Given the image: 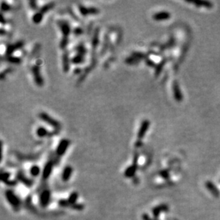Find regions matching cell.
Returning <instances> with one entry per match:
<instances>
[{"mask_svg":"<svg viewBox=\"0 0 220 220\" xmlns=\"http://www.w3.org/2000/svg\"><path fill=\"white\" fill-rule=\"evenodd\" d=\"M79 11L81 12V14L83 16H87L88 14H97L99 13V10L95 8V7H85L82 6V5H80L79 7Z\"/></svg>","mask_w":220,"mask_h":220,"instance_id":"obj_13","label":"cell"},{"mask_svg":"<svg viewBox=\"0 0 220 220\" xmlns=\"http://www.w3.org/2000/svg\"><path fill=\"white\" fill-rule=\"evenodd\" d=\"M36 134H37V135L39 136V138H43L47 135L48 131H47L46 129L43 128V127H39V128H38L37 130H36Z\"/></svg>","mask_w":220,"mask_h":220,"instance_id":"obj_26","label":"cell"},{"mask_svg":"<svg viewBox=\"0 0 220 220\" xmlns=\"http://www.w3.org/2000/svg\"><path fill=\"white\" fill-rule=\"evenodd\" d=\"M165 63H166V59H163V60H162V61H160V63L159 64H158L157 66H156L155 71V76H158L160 75V73H161L162 71H163V67H164Z\"/></svg>","mask_w":220,"mask_h":220,"instance_id":"obj_22","label":"cell"},{"mask_svg":"<svg viewBox=\"0 0 220 220\" xmlns=\"http://www.w3.org/2000/svg\"><path fill=\"white\" fill-rule=\"evenodd\" d=\"M43 19V14L41 12H36L34 14L33 17H32V21L35 24H39L41 21Z\"/></svg>","mask_w":220,"mask_h":220,"instance_id":"obj_25","label":"cell"},{"mask_svg":"<svg viewBox=\"0 0 220 220\" xmlns=\"http://www.w3.org/2000/svg\"><path fill=\"white\" fill-rule=\"evenodd\" d=\"M62 61H63V69L64 71V72L68 71L69 70V56L67 52H65L63 55L62 58Z\"/></svg>","mask_w":220,"mask_h":220,"instance_id":"obj_20","label":"cell"},{"mask_svg":"<svg viewBox=\"0 0 220 220\" xmlns=\"http://www.w3.org/2000/svg\"><path fill=\"white\" fill-rule=\"evenodd\" d=\"M77 52L78 54L84 56L85 54V52H86V49H85V48L83 45H79V46L77 47Z\"/></svg>","mask_w":220,"mask_h":220,"instance_id":"obj_30","label":"cell"},{"mask_svg":"<svg viewBox=\"0 0 220 220\" xmlns=\"http://www.w3.org/2000/svg\"><path fill=\"white\" fill-rule=\"evenodd\" d=\"M169 210V207L166 204H162V205H157L155 207H154L152 210V213L153 214L154 217L157 219L158 216L162 212H166Z\"/></svg>","mask_w":220,"mask_h":220,"instance_id":"obj_10","label":"cell"},{"mask_svg":"<svg viewBox=\"0 0 220 220\" xmlns=\"http://www.w3.org/2000/svg\"><path fill=\"white\" fill-rule=\"evenodd\" d=\"M171 15L168 12H160L157 13H155L152 15V19L155 21H164V20H168L170 19Z\"/></svg>","mask_w":220,"mask_h":220,"instance_id":"obj_14","label":"cell"},{"mask_svg":"<svg viewBox=\"0 0 220 220\" xmlns=\"http://www.w3.org/2000/svg\"><path fill=\"white\" fill-rule=\"evenodd\" d=\"M149 127H150V121L148 120H144L143 122H142L141 127H140L139 130H138V138L139 140H142L145 134H146L147 131L149 129Z\"/></svg>","mask_w":220,"mask_h":220,"instance_id":"obj_7","label":"cell"},{"mask_svg":"<svg viewBox=\"0 0 220 220\" xmlns=\"http://www.w3.org/2000/svg\"><path fill=\"white\" fill-rule=\"evenodd\" d=\"M71 61L74 63H76V64H79V63H82L84 61V56L81 55V54H76L75 56H74Z\"/></svg>","mask_w":220,"mask_h":220,"instance_id":"obj_24","label":"cell"},{"mask_svg":"<svg viewBox=\"0 0 220 220\" xmlns=\"http://www.w3.org/2000/svg\"><path fill=\"white\" fill-rule=\"evenodd\" d=\"M187 3L193 4L197 7H204L207 9H212L213 7V3L209 1H202V0H197V1H191V0H187L186 1Z\"/></svg>","mask_w":220,"mask_h":220,"instance_id":"obj_11","label":"cell"},{"mask_svg":"<svg viewBox=\"0 0 220 220\" xmlns=\"http://www.w3.org/2000/svg\"><path fill=\"white\" fill-rule=\"evenodd\" d=\"M32 74H33L34 80H35V82L39 86H41L43 85V79L41 76V73H40V68L39 66H34L32 67Z\"/></svg>","mask_w":220,"mask_h":220,"instance_id":"obj_9","label":"cell"},{"mask_svg":"<svg viewBox=\"0 0 220 220\" xmlns=\"http://www.w3.org/2000/svg\"><path fill=\"white\" fill-rule=\"evenodd\" d=\"M54 7V2H50V3L46 4H45L44 6H43L42 7H41V10H40V12L42 14L45 13V12H47L49 10H50L51 9H52Z\"/></svg>","mask_w":220,"mask_h":220,"instance_id":"obj_27","label":"cell"},{"mask_svg":"<svg viewBox=\"0 0 220 220\" xmlns=\"http://www.w3.org/2000/svg\"><path fill=\"white\" fill-rule=\"evenodd\" d=\"M57 24L63 34V39H68V36L71 32L70 24L64 20H60Z\"/></svg>","mask_w":220,"mask_h":220,"instance_id":"obj_5","label":"cell"},{"mask_svg":"<svg viewBox=\"0 0 220 220\" xmlns=\"http://www.w3.org/2000/svg\"><path fill=\"white\" fill-rule=\"evenodd\" d=\"M22 45H23V43L21 42V41H19V42L14 43V44L10 45V46L7 48V54L9 56H11V54H12L14 51L19 49H20L21 46H22Z\"/></svg>","mask_w":220,"mask_h":220,"instance_id":"obj_19","label":"cell"},{"mask_svg":"<svg viewBox=\"0 0 220 220\" xmlns=\"http://www.w3.org/2000/svg\"><path fill=\"white\" fill-rule=\"evenodd\" d=\"M138 155L136 154L134 157L133 163L132 165L129 166L126 170H125L124 175L127 178H131L135 176L136 173V171L138 169Z\"/></svg>","mask_w":220,"mask_h":220,"instance_id":"obj_3","label":"cell"},{"mask_svg":"<svg viewBox=\"0 0 220 220\" xmlns=\"http://www.w3.org/2000/svg\"><path fill=\"white\" fill-rule=\"evenodd\" d=\"M172 90H173L174 98L177 102H181L183 100V95L182 93L179 83L177 81H174L172 85Z\"/></svg>","mask_w":220,"mask_h":220,"instance_id":"obj_8","label":"cell"},{"mask_svg":"<svg viewBox=\"0 0 220 220\" xmlns=\"http://www.w3.org/2000/svg\"><path fill=\"white\" fill-rule=\"evenodd\" d=\"M39 116L40 118L42 120L43 122L46 123L47 124H49L50 126L53 127L54 128L59 129L60 128V127H61V124H60L59 122L51 117V116L49 115H48L46 113L44 112L40 113Z\"/></svg>","mask_w":220,"mask_h":220,"instance_id":"obj_2","label":"cell"},{"mask_svg":"<svg viewBox=\"0 0 220 220\" xmlns=\"http://www.w3.org/2000/svg\"><path fill=\"white\" fill-rule=\"evenodd\" d=\"M160 174L161 175V177L164 179H168L169 178V172L167 170H162L160 172Z\"/></svg>","mask_w":220,"mask_h":220,"instance_id":"obj_33","label":"cell"},{"mask_svg":"<svg viewBox=\"0 0 220 220\" xmlns=\"http://www.w3.org/2000/svg\"><path fill=\"white\" fill-rule=\"evenodd\" d=\"M205 185H206L207 189L210 192L212 193L215 197H219L220 196V192L219 190L217 189V187L214 185L212 182L210 181H207L206 183H205Z\"/></svg>","mask_w":220,"mask_h":220,"instance_id":"obj_16","label":"cell"},{"mask_svg":"<svg viewBox=\"0 0 220 220\" xmlns=\"http://www.w3.org/2000/svg\"><path fill=\"white\" fill-rule=\"evenodd\" d=\"M73 172V168L71 166H66L63 169L62 174H61V179L63 182H67L70 180Z\"/></svg>","mask_w":220,"mask_h":220,"instance_id":"obj_17","label":"cell"},{"mask_svg":"<svg viewBox=\"0 0 220 220\" xmlns=\"http://www.w3.org/2000/svg\"><path fill=\"white\" fill-rule=\"evenodd\" d=\"M9 61L14 63H19L20 62V59H18L17 57H13L11 56H9Z\"/></svg>","mask_w":220,"mask_h":220,"instance_id":"obj_32","label":"cell"},{"mask_svg":"<svg viewBox=\"0 0 220 220\" xmlns=\"http://www.w3.org/2000/svg\"><path fill=\"white\" fill-rule=\"evenodd\" d=\"M78 198H79V194H78L77 192H73L70 194L68 199H67V200L68 202V204L70 205V207L76 203Z\"/></svg>","mask_w":220,"mask_h":220,"instance_id":"obj_21","label":"cell"},{"mask_svg":"<svg viewBox=\"0 0 220 220\" xmlns=\"http://www.w3.org/2000/svg\"><path fill=\"white\" fill-rule=\"evenodd\" d=\"M154 220H158V219H155Z\"/></svg>","mask_w":220,"mask_h":220,"instance_id":"obj_38","label":"cell"},{"mask_svg":"<svg viewBox=\"0 0 220 220\" xmlns=\"http://www.w3.org/2000/svg\"><path fill=\"white\" fill-rule=\"evenodd\" d=\"M10 173L8 172H2L1 174V180L3 182L4 184H6L9 186H14L17 184V182L15 180H10Z\"/></svg>","mask_w":220,"mask_h":220,"instance_id":"obj_15","label":"cell"},{"mask_svg":"<svg viewBox=\"0 0 220 220\" xmlns=\"http://www.w3.org/2000/svg\"><path fill=\"white\" fill-rule=\"evenodd\" d=\"M146 63L148 65V66H155V62H154V61H152V60H150V59L147 60Z\"/></svg>","mask_w":220,"mask_h":220,"instance_id":"obj_37","label":"cell"},{"mask_svg":"<svg viewBox=\"0 0 220 220\" xmlns=\"http://www.w3.org/2000/svg\"><path fill=\"white\" fill-rule=\"evenodd\" d=\"M40 172H41V169L38 165H34L30 169V174L32 177H37L39 175Z\"/></svg>","mask_w":220,"mask_h":220,"instance_id":"obj_23","label":"cell"},{"mask_svg":"<svg viewBox=\"0 0 220 220\" xmlns=\"http://www.w3.org/2000/svg\"><path fill=\"white\" fill-rule=\"evenodd\" d=\"M10 7L8 4H7L4 3V2L1 3V10H2V11H7V10H10Z\"/></svg>","mask_w":220,"mask_h":220,"instance_id":"obj_34","label":"cell"},{"mask_svg":"<svg viewBox=\"0 0 220 220\" xmlns=\"http://www.w3.org/2000/svg\"><path fill=\"white\" fill-rule=\"evenodd\" d=\"M70 207L71 209H73V210H77V211H81L85 208V206L83 205V204L76 203V204H74V205H71V206Z\"/></svg>","mask_w":220,"mask_h":220,"instance_id":"obj_28","label":"cell"},{"mask_svg":"<svg viewBox=\"0 0 220 220\" xmlns=\"http://www.w3.org/2000/svg\"><path fill=\"white\" fill-rule=\"evenodd\" d=\"M142 219H143V220H154L153 219H152V218L150 217L148 214H145V213L142 215Z\"/></svg>","mask_w":220,"mask_h":220,"instance_id":"obj_35","label":"cell"},{"mask_svg":"<svg viewBox=\"0 0 220 220\" xmlns=\"http://www.w3.org/2000/svg\"><path fill=\"white\" fill-rule=\"evenodd\" d=\"M70 142L66 139H63L60 141V143L58 145L57 148H56V153L58 156H62L64 155L65 152L67 150V148L69 146Z\"/></svg>","mask_w":220,"mask_h":220,"instance_id":"obj_6","label":"cell"},{"mask_svg":"<svg viewBox=\"0 0 220 220\" xmlns=\"http://www.w3.org/2000/svg\"><path fill=\"white\" fill-rule=\"evenodd\" d=\"M29 4H30L31 7H32L33 10H36V9H37V5H36V1H29Z\"/></svg>","mask_w":220,"mask_h":220,"instance_id":"obj_36","label":"cell"},{"mask_svg":"<svg viewBox=\"0 0 220 220\" xmlns=\"http://www.w3.org/2000/svg\"><path fill=\"white\" fill-rule=\"evenodd\" d=\"M98 43H99V33H96L93 36V47H96L97 46Z\"/></svg>","mask_w":220,"mask_h":220,"instance_id":"obj_31","label":"cell"},{"mask_svg":"<svg viewBox=\"0 0 220 220\" xmlns=\"http://www.w3.org/2000/svg\"><path fill=\"white\" fill-rule=\"evenodd\" d=\"M17 177L18 180L21 182V183H23V184H24L25 185H26V186L30 187L32 186V184H33V182H32V180L27 178L26 176H25L23 173H21V172H19V173L17 174Z\"/></svg>","mask_w":220,"mask_h":220,"instance_id":"obj_18","label":"cell"},{"mask_svg":"<svg viewBox=\"0 0 220 220\" xmlns=\"http://www.w3.org/2000/svg\"><path fill=\"white\" fill-rule=\"evenodd\" d=\"M51 192L49 190H45L41 192L39 195V203L42 207H46L51 201Z\"/></svg>","mask_w":220,"mask_h":220,"instance_id":"obj_4","label":"cell"},{"mask_svg":"<svg viewBox=\"0 0 220 220\" xmlns=\"http://www.w3.org/2000/svg\"><path fill=\"white\" fill-rule=\"evenodd\" d=\"M5 197H6L7 202L10 203L11 207H12V208L14 210L18 212L20 210V207H21V200L19 197L14 194L13 191L8 190L5 192Z\"/></svg>","mask_w":220,"mask_h":220,"instance_id":"obj_1","label":"cell"},{"mask_svg":"<svg viewBox=\"0 0 220 220\" xmlns=\"http://www.w3.org/2000/svg\"><path fill=\"white\" fill-rule=\"evenodd\" d=\"M59 205L61 207H70V205L68 204V202L67 199H61L59 201Z\"/></svg>","mask_w":220,"mask_h":220,"instance_id":"obj_29","label":"cell"},{"mask_svg":"<svg viewBox=\"0 0 220 220\" xmlns=\"http://www.w3.org/2000/svg\"><path fill=\"white\" fill-rule=\"evenodd\" d=\"M53 168H54L53 162L49 161L48 163H46L42 171V177L43 180H47L50 177L51 174L52 173Z\"/></svg>","mask_w":220,"mask_h":220,"instance_id":"obj_12","label":"cell"}]
</instances>
